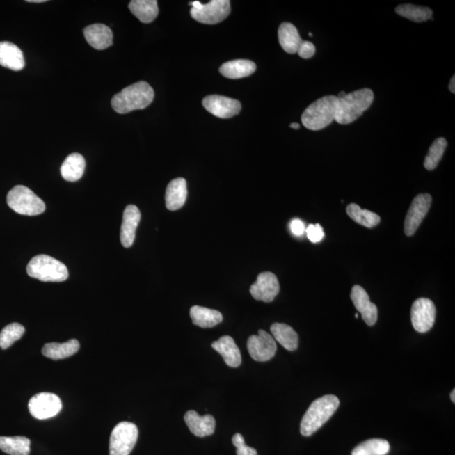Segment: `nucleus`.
<instances>
[{"label": "nucleus", "mask_w": 455, "mask_h": 455, "mask_svg": "<svg viewBox=\"0 0 455 455\" xmlns=\"http://www.w3.org/2000/svg\"><path fill=\"white\" fill-rule=\"evenodd\" d=\"M154 91L149 83L139 81L123 89L111 99V106L119 114L142 110L153 102Z\"/></svg>", "instance_id": "f257e3e1"}, {"label": "nucleus", "mask_w": 455, "mask_h": 455, "mask_svg": "<svg viewBox=\"0 0 455 455\" xmlns=\"http://www.w3.org/2000/svg\"><path fill=\"white\" fill-rule=\"evenodd\" d=\"M339 405L340 401L333 394L315 400L303 415L301 424V433L303 436L309 437L317 432L336 413Z\"/></svg>", "instance_id": "f03ea898"}, {"label": "nucleus", "mask_w": 455, "mask_h": 455, "mask_svg": "<svg viewBox=\"0 0 455 455\" xmlns=\"http://www.w3.org/2000/svg\"><path fill=\"white\" fill-rule=\"evenodd\" d=\"M374 95L370 89H361L346 94L338 99L336 121L339 125H346L356 121L374 102Z\"/></svg>", "instance_id": "7ed1b4c3"}, {"label": "nucleus", "mask_w": 455, "mask_h": 455, "mask_svg": "<svg viewBox=\"0 0 455 455\" xmlns=\"http://www.w3.org/2000/svg\"><path fill=\"white\" fill-rule=\"evenodd\" d=\"M338 98L326 95L311 104L302 114L303 125L310 130L320 131L336 118Z\"/></svg>", "instance_id": "20e7f679"}, {"label": "nucleus", "mask_w": 455, "mask_h": 455, "mask_svg": "<svg viewBox=\"0 0 455 455\" xmlns=\"http://www.w3.org/2000/svg\"><path fill=\"white\" fill-rule=\"evenodd\" d=\"M26 271L31 278L42 282H60L69 278L66 266L47 255H39L31 259L28 263Z\"/></svg>", "instance_id": "39448f33"}, {"label": "nucleus", "mask_w": 455, "mask_h": 455, "mask_svg": "<svg viewBox=\"0 0 455 455\" xmlns=\"http://www.w3.org/2000/svg\"><path fill=\"white\" fill-rule=\"evenodd\" d=\"M7 203L15 213L37 216L46 210L45 203L25 186H15L7 195Z\"/></svg>", "instance_id": "423d86ee"}, {"label": "nucleus", "mask_w": 455, "mask_h": 455, "mask_svg": "<svg viewBox=\"0 0 455 455\" xmlns=\"http://www.w3.org/2000/svg\"><path fill=\"white\" fill-rule=\"evenodd\" d=\"M191 15L195 21L207 25H214L225 19L230 14L231 7L229 0H213L206 5L201 2L190 3Z\"/></svg>", "instance_id": "0eeeda50"}, {"label": "nucleus", "mask_w": 455, "mask_h": 455, "mask_svg": "<svg viewBox=\"0 0 455 455\" xmlns=\"http://www.w3.org/2000/svg\"><path fill=\"white\" fill-rule=\"evenodd\" d=\"M138 438V429L134 423H118L111 434L110 455H129Z\"/></svg>", "instance_id": "6e6552de"}, {"label": "nucleus", "mask_w": 455, "mask_h": 455, "mask_svg": "<svg viewBox=\"0 0 455 455\" xmlns=\"http://www.w3.org/2000/svg\"><path fill=\"white\" fill-rule=\"evenodd\" d=\"M28 407L31 416L44 420L57 416L62 410L63 405L57 394L42 392L31 399Z\"/></svg>", "instance_id": "1a4fd4ad"}, {"label": "nucleus", "mask_w": 455, "mask_h": 455, "mask_svg": "<svg viewBox=\"0 0 455 455\" xmlns=\"http://www.w3.org/2000/svg\"><path fill=\"white\" fill-rule=\"evenodd\" d=\"M436 318V307L429 298H421L413 303L410 310L414 329L420 333H428L432 329Z\"/></svg>", "instance_id": "9d476101"}, {"label": "nucleus", "mask_w": 455, "mask_h": 455, "mask_svg": "<svg viewBox=\"0 0 455 455\" xmlns=\"http://www.w3.org/2000/svg\"><path fill=\"white\" fill-rule=\"evenodd\" d=\"M247 349L250 357L257 362L271 360L277 353V343L266 331L259 330L258 335H253L247 341Z\"/></svg>", "instance_id": "9b49d317"}, {"label": "nucleus", "mask_w": 455, "mask_h": 455, "mask_svg": "<svg viewBox=\"0 0 455 455\" xmlns=\"http://www.w3.org/2000/svg\"><path fill=\"white\" fill-rule=\"evenodd\" d=\"M432 200V197L428 193L419 194L413 199L405 218L404 232L407 237L416 233L423 218L429 213Z\"/></svg>", "instance_id": "f8f14e48"}, {"label": "nucleus", "mask_w": 455, "mask_h": 455, "mask_svg": "<svg viewBox=\"0 0 455 455\" xmlns=\"http://www.w3.org/2000/svg\"><path fill=\"white\" fill-rule=\"evenodd\" d=\"M202 105L209 113L223 119L233 118L241 110V104L237 99L217 95L206 97Z\"/></svg>", "instance_id": "ddd939ff"}, {"label": "nucleus", "mask_w": 455, "mask_h": 455, "mask_svg": "<svg viewBox=\"0 0 455 455\" xmlns=\"http://www.w3.org/2000/svg\"><path fill=\"white\" fill-rule=\"evenodd\" d=\"M280 291L276 275L265 271L258 275L257 282L250 286V292L257 301L270 303L277 297Z\"/></svg>", "instance_id": "4468645a"}, {"label": "nucleus", "mask_w": 455, "mask_h": 455, "mask_svg": "<svg viewBox=\"0 0 455 455\" xmlns=\"http://www.w3.org/2000/svg\"><path fill=\"white\" fill-rule=\"evenodd\" d=\"M355 308L361 313L362 320L367 325L372 326L378 320V308L370 301L368 293L361 286L355 285L351 292Z\"/></svg>", "instance_id": "2eb2a0df"}, {"label": "nucleus", "mask_w": 455, "mask_h": 455, "mask_svg": "<svg viewBox=\"0 0 455 455\" xmlns=\"http://www.w3.org/2000/svg\"><path fill=\"white\" fill-rule=\"evenodd\" d=\"M141 219V213L137 207L135 205L127 206L125 211H123L121 234H120L122 245L125 248H129L133 246L136 230H137Z\"/></svg>", "instance_id": "dca6fc26"}, {"label": "nucleus", "mask_w": 455, "mask_h": 455, "mask_svg": "<svg viewBox=\"0 0 455 455\" xmlns=\"http://www.w3.org/2000/svg\"><path fill=\"white\" fill-rule=\"evenodd\" d=\"M83 35L88 43L93 49L104 50L109 49L113 43V34L110 27L103 24H94L85 28Z\"/></svg>", "instance_id": "f3484780"}, {"label": "nucleus", "mask_w": 455, "mask_h": 455, "mask_svg": "<svg viewBox=\"0 0 455 455\" xmlns=\"http://www.w3.org/2000/svg\"><path fill=\"white\" fill-rule=\"evenodd\" d=\"M187 426L195 436L203 438L214 433L216 422L211 415L200 416L195 410H189L185 415Z\"/></svg>", "instance_id": "a211bd4d"}, {"label": "nucleus", "mask_w": 455, "mask_h": 455, "mask_svg": "<svg viewBox=\"0 0 455 455\" xmlns=\"http://www.w3.org/2000/svg\"><path fill=\"white\" fill-rule=\"evenodd\" d=\"M211 347L221 355L226 365L231 368H237L241 365V351L232 337L223 336L211 343Z\"/></svg>", "instance_id": "6ab92c4d"}, {"label": "nucleus", "mask_w": 455, "mask_h": 455, "mask_svg": "<svg viewBox=\"0 0 455 455\" xmlns=\"http://www.w3.org/2000/svg\"><path fill=\"white\" fill-rule=\"evenodd\" d=\"M0 65L13 71H21L25 67L22 51L14 43L0 42Z\"/></svg>", "instance_id": "aec40b11"}, {"label": "nucleus", "mask_w": 455, "mask_h": 455, "mask_svg": "<svg viewBox=\"0 0 455 455\" xmlns=\"http://www.w3.org/2000/svg\"><path fill=\"white\" fill-rule=\"evenodd\" d=\"M187 198V186L184 178L173 179L167 186L166 205L167 209L175 211L184 206Z\"/></svg>", "instance_id": "412c9836"}, {"label": "nucleus", "mask_w": 455, "mask_h": 455, "mask_svg": "<svg viewBox=\"0 0 455 455\" xmlns=\"http://www.w3.org/2000/svg\"><path fill=\"white\" fill-rule=\"evenodd\" d=\"M79 342L76 339L63 343H47L42 347V353L47 358L60 360L73 356L79 350Z\"/></svg>", "instance_id": "4be33fe9"}, {"label": "nucleus", "mask_w": 455, "mask_h": 455, "mask_svg": "<svg viewBox=\"0 0 455 455\" xmlns=\"http://www.w3.org/2000/svg\"><path fill=\"white\" fill-rule=\"evenodd\" d=\"M278 40L282 49L287 54H297L303 40L293 24L285 22L278 29Z\"/></svg>", "instance_id": "5701e85b"}, {"label": "nucleus", "mask_w": 455, "mask_h": 455, "mask_svg": "<svg viewBox=\"0 0 455 455\" xmlns=\"http://www.w3.org/2000/svg\"><path fill=\"white\" fill-rule=\"evenodd\" d=\"M257 70L255 63L246 59H237L229 61L221 67L219 72L228 79H241L248 77Z\"/></svg>", "instance_id": "b1692460"}, {"label": "nucleus", "mask_w": 455, "mask_h": 455, "mask_svg": "<svg viewBox=\"0 0 455 455\" xmlns=\"http://www.w3.org/2000/svg\"><path fill=\"white\" fill-rule=\"evenodd\" d=\"M190 317L193 324L202 328H211L223 321V314L219 311L198 305L191 307Z\"/></svg>", "instance_id": "393cba45"}, {"label": "nucleus", "mask_w": 455, "mask_h": 455, "mask_svg": "<svg viewBox=\"0 0 455 455\" xmlns=\"http://www.w3.org/2000/svg\"><path fill=\"white\" fill-rule=\"evenodd\" d=\"M86 170V159L81 154L74 153L67 157L61 166V175L67 182H74L83 177Z\"/></svg>", "instance_id": "a878e982"}, {"label": "nucleus", "mask_w": 455, "mask_h": 455, "mask_svg": "<svg viewBox=\"0 0 455 455\" xmlns=\"http://www.w3.org/2000/svg\"><path fill=\"white\" fill-rule=\"evenodd\" d=\"M131 14L143 23L153 22L159 15L157 0H133L129 5Z\"/></svg>", "instance_id": "bb28decb"}, {"label": "nucleus", "mask_w": 455, "mask_h": 455, "mask_svg": "<svg viewBox=\"0 0 455 455\" xmlns=\"http://www.w3.org/2000/svg\"><path fill=\"white\" fill-rule=\"evenodd\" d=\"M271 334L287 351H295L298 346V335L292 327L283 323H274L271 326Z\"/></svg>", "instance_id": "cd10ccee"}, {"label": "nucleus", "mask_w": 455, "mask_h": 455, "mask_svg": "<svg viewBox=\"0 0 455 455\" xmlns=\"http://www.w3.org/2000/svg\"><path fill=\"white\" fill-rule=\"evenodd\" d=\"M0 449L10 455H29L31 441L22 436L0 437Z\"/></svg>", "instance_id": "c85d7f7f"}, {"label": "nucleus", "mask_w": 455, "mask_h": 455, "mask_svg": "<svg viewBox=\"0 0 455 455\" xmlns=\"http://www.w3.org/2000/svg\"><path fill=\"white\" fill-rule=\"evenodd\" d=\"M396 12L401 17L417 23L429 21L433 17V10L430 8L410 5V3L398 6Z\"/></svg>", "instance_id": "c756f323"}, {"label": "nucleus", "mask_w": 455, "mask_h": 455, "mask_svg": "<svg viewBox=\"0 0 455 455\" xmlns=\"http://www.w3.org/2000/svg\"><path fill=\"white\" fill-rule=\"evenodd\" d=\"M346 213L353 221L366 228H374L381 222V217L369 210L362 209L355 203L346 207Z\"/></svg>", "instance_id": "7c9ffc66"}, {"label": "nucleus", "mask_w": 455, "mask_h": 455, "mask_svg": "<svg viewBox=\"0 0 455 455\" xmlns=\"http://www.w3.org/2000/svg\"><path fill=\"white\" fill-rule=\"evenodd\" d=\"M390 446L385 439H369L358 445L353 450L352 455H386L390 452Z\"/></svg>", "instance_id": "2f4dec72"}, {"label": "nucleus", "mask_w": 455, "mask_h": 455, "mask_svg": "<svg viewBox=\"0 0 455 455\" xmlns=\"http://www.w3.org/2000/svg\"><path fill=\"white\" fill-rule=\"evenodd\" d=\"M448 143L444 138H438L433 143L426 154L424 161V167L428 170H433L440 162L442 155L445 154Z\"/></svg>", "instance_id": "473e14b6"}, {"label": "nucleus", "mask_w": 455, "mask_h": 455, "mask_svg": "<svg viewBox=\"0 0 455 455\" xmlns=\"http://www.w3.org/2000/svg\"><path fill=\"white\" fill-rule=\"evenodd\" d=\"M25 327L19 323H11L0 333V347L5 350L23 337L25 333Z\"/></svg>", "instance_id": "72a5a7b5"}, {"label": "nucleus", "mask_w": 455, "mask_h": 455, "mask_svg": "<svg viewBox=\"0 0 455 455\" xmlns=\"http://www.w3.org/2000/svg\"><path fill=\"white\" fill-rule=\"evenodd\" d=\"M307 234V237L312 243H318L322 241V239L325 237L324 230H323L322 227L320 223H317V225H310L307 227L305 230Z\"/></svg>", "instance_id": "f704fd0d"}, {"label": "nucleus", "mask_w": 455, "mask_h": 455, "mask_svg": "<svg viewBox=\"0 0 455 455\" xmlns=\"http://www.w3.org/2000/svg\"><path fill=\"white\" fill-rule=\"evenodd\" d=\"M297 54L303 59L311 58L315 54V47L312 42L303 41Z\"/></svg>", "instance_id": "c9c22d12"}, {"label": "nucleus", "mask_w": 455, "mask_h": 455, "mask_svg": "<svg viewBox=\"0 0 455 455\" xmlns=\"http://www.w3.org/2000/svg\"><path fill=\"white\" fill-rule=\"evenodd\" d=\"M290 230L296 237H301L305 232V223L301 219L295 218L290 223Z\"/></svg>", "instance_id": "e433bc0d"}, {"label": "nucleus", "mask_w": 455, "mask_h": 455, "mask_svg": "<svg viewBox=\"0 0 455 455\" xmlns=\"http://www.w3.org/2000/svg\"><path fill=\"white\" fill-rule=\"evenodd\" d=\"M235 448L237 449V455H258L257 451L251 448V447L247 446L246 442H243V444L235 447Z\"/></svg>", "instance_id": "4c0bfd02"}, {"label": "nucleus", "mask_w": 455, "mask_h": 455, "mask_svg": "<svg viewBox=\"0 0 455 455\" xmlns=\"http://www.w3.org/2000/svg\"><path fill=\"white\" fill-rule=\"evenodd\" d=\"M449 88L451 93L454 94L455 93V76L454 75L450 79Z\"/></svg>", "instance_id": "58836bf2"}, {"label": "nucleus", "mask_w": 455, "mask_h": 455, "mask_svg": "<svg viewBox=\"0 0 455 455\" xmlns=\"http://www.w3.org/2000/svg\"><path fill=\"white\" fill-rule=\"evenodd\" d=\"M289 127H291V129H299V127H301V125H299L298 123H297V122H294V123H291Z\"/></svg>", "instance_id": "ea45409f"}, {"label": "nucleus", "mask_w": 455, "mask_h": 455, "mask_svg": "<svg viewBox=\"0 0 455 455\" xmlns=\"http://www.w3.org/2000/svg\"><path fill=\"white\" fill-rule=\"evenodd\" d=\"M450 398H451V401H452L454 403L455 402V390H453L452 392H451Z\"/></svg>", "instance_id": "a19ab883"}, {"label": "nucleus", "mask_w": 455, "mask_h": 455, "mask_svg": "<svg viewBox=\"0 0 455 455\" xmlns=\"http://www.w3.org/2000/svg\"><path fill=\"white\" fill-rule=\"evenodd\" d=\"M27 2H29V3H43V2H46V0H28Z\"/></svg>", "instance_id": "79ce46f5"}, {"label": "nucleus", "mask_w": 455, "mask_h": 455, "mask_svg": "<svg viewBox=\"0 0 455 455\" xmlns=\"http://www.w3.org/2000/svg\"><path fill=\"white\" fill-rule=\"evenodd\" d=\"M346 95V93H345V91H341V93L338 94L337 97L338 99H340V98L344 97Z\"/></svg>", "instance_id": "37998d69"}, {"label": "nucleus", "mask_w": 455, "mask_h": 455, "mask_svg": "<svg viewBox=\"0 0 455 455\" xmlns=\"http://www.w3.org/2000/svg\"><path fill=\"white\" fill-rule=\"evenodd\" d=\"M355 318H356V319L358 318V314H355Z\"/></svg>", "instance_id": "c03bdc74"}, {"label": "nucleus", "mask_w": 455, "mask_h": 455, "mask_svg": "<svg viewBox=\"0 0 455 455\" xmlns=\"http://www.w3.org/2000/svg\"><path fill=\"white\" fill-rule=\"evenodd\" d=\"M310 37H312L313 34L312 33H309Z\"/></svg>", "instance_id": "a18cd8bd"}]
</instances>
